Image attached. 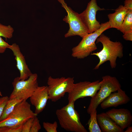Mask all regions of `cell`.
I'll use <instances>...</instances> for the list:
<instances>
[{
	"label": "cell",
	"instance_id": "6da1fadb",
	"mask_svg": "<svg viewBox=\"0 0 132 132\" xmlns=\"http://www.w3.org/2000/svg\"><path fill=\"white\" fill-rule=\"evenodd\" d=\"M96 41V43H101L103 48L100 51L90 54L97 56L99 60L94 69H98L100 66L107 61L110 62L111 68H115L117 58H121L123 56V46L121 43L119 41H112L103 33L99 36Z\"/></svg>",
	"mask_w": 132,
	"mask_h": 132
},
{
	"label": "cell",
	"instance_id": "7a4b0ae2",
	"mask_svg": "<svg viewBox=\"0 0 132 132\" xmlns=\"http://www.w3.org/2000/svg\"><path fill=\"white\" fill-rule=\"evenodd\" d=\"M74 102L68 103L57 109L56 114L59 124L65 130L74 132H87L81 122L79 115L75 108Z\"/></svg>",
	"mask_w": 132,
	"mask_h": 132
},
{
	"label": "cell",
	"instance_id": "3957f363",
	"mask_svg": "<svg viewBox=\"0 0 132 132\" xmlns=\"http://www.w3.org/2000/svg\"><path fill=\"white\" fill-rule=\"evenodd\" d=\"M110 28L108 22L101 23L99 29L82 38L78 45L72 49V56L77 59H82L90 55L97 49L95 43L97 38L104 31Z\"/></svg>",
	"mask_w": 132,
	"mask_h": 132
},
{
	"label": "cell",
	"instance_id": "277c9868",
	"mask_svg": "<svg viewBox=\"0 0 132 132\" xmlns=\"http://www.w3.org/2000/svg\"><path fill=\"white\" fill-rule=\"evenodd\" d=\"M102 79L99 91L91 99L87 110L89 114L96 109L101 103L111 93L121 88V84L115 77L106 75L102 77Z\"/></svg>",
	"mask_w": 132,
	"mask_h": 132
},
{
	"label": "cell",
	"instance_id": "5b68a950",
	"mask_svg": "<svg viewBox=\"0 0 132 132\" xmlns=\"http://www.w3.org/2000/svg\"><path fill=\"white\" fill-rule=\"evenodd\" d=\"M37 115L32 110L30 104L26 101L23 100L16 105L6 118L0 121V127L22 125L29 119L35 118Z\"/></svg>",
	"mask_w": 132,
	"mask_h": 132
},
{
	"label": "cell",
	"instance_id": "8992f818",
	"mask_svg": "<svg viewBox=\"0 0 132 132\" xmlns=\"http://www.w3.org/2000/svg\"><path fill=\"white\" fill-rule=\"evenodd\" d=\"M38 75L32 73L27 79L21 80L19 77L15 78L12 82L13 90L10 99L16 98L26 101L38 86Z\"/></svg>",
	"mask_w": 132,
	"mask_h": 132
},
{
	"label": "cell",
	"instance_id": "52a82bcc",
	"mask_svg": "<svg viewBox=\"0 0 132 132\" xmlns=\"http://www.w3.org/2000/svg\"><path fill=\"white\" fill-rule=\"evenodd\" d=\"M57 0L67 13L63 20L68 23L69 28L65 35V37L67 38L78 35L82 38L89 34L80 17L79 14L68 6L64 0Z\"/></svg>",
	"mask_w": 132,
	"mask_h": 132
},
{
	"label": "cell",
	"instance_id": "ba28073f",
	"mask_svg": "<svg viewBox=\"0 0 132 132\" xmlns=\"http://www.w3.org/2000/svg\"><path fill=\"white\" fill-rule=\"evenodd\" d=\"M74 84L73 77L54 78L50 76L47 81L49 99L55 102L72 89Z\"/></svg>",
	"mask_w": 132,
	"mask_h": 132
},
{
	"label": "cell",
	"instance_id": "9c48e42d",
	"mask_svg": "<svg viewBox=\"0 0 132 132\" xmlns=\"http://www.w3.org/2000/svg\"><path fill=\"white\" fill-rule=\"evenodd\" d=\"M101 83V81L97 80L92 82L85 81L74 83L68 93V103L75 102L78 99L86 97H93L99 90Z\"/></svg>",
	"mask_w": 132,
	"mask_h": 132
},
{
	"label": "cell",
	"instance_id": "30bf717a",
	"mask_svg": "<svg viewBox=\"0 0 132 132\" xmlns=\"http://www.w3.org/2000/svg\"><path fill=\"white\" fill-rule=\"evenodd\" d=\"M97 3L96 0H91L88 3L86 9L79 14L80 17L89 33L99 29L101 24L96 19V15L98 11L105 10Z\"/></svg>",
	"mask_w": 132,
	"mask_h": 132
},
{
	"label": "cell",
	"instance_id": "8fae6325",
	"mask_svg": "<svg viewBox=\"0 0 132 132\" xmlns=\"http://www.w3.org/2000/svg\"><path fill=\"white\" fill-rule=\"evenodd\" d=\"M106 113L122 130H124L131 126L132 116L131 112L128 109L113 108Z\"/></svg>",
	"mask_w": 132,
	"mask_h": 132
},
{
	"label": "cell",
	"instance_id": "7c38bea8",
	"mask_svg": "<svg viewBox=\"0 0 132 132\" xmlns=\"http://www.w3.org/2000/svg\"><path fill=\"white\" fill-rule=\"evenodd\" d=\"M29 98L32 104L35 107L34 112L38 115L44 109L49 99L47 86H38Z\"/></svg>",
	"mask_w": 132,
	"mask_h": 132
},
{
	"label": "cell",
	"instance_id": "4fadbf2b",
	"mask_svg": "<svg viewBox=\"0 0 132 132\" xmlns=\"http://www.w3.org/2000/svg\"><path fill=\"white\" fill-rule=\"evenodd\" d=\"M8 48L12 51L15 57L16 66L20 73V79L22 80L27 79L32 73L26 64L24 56L19 46L16 43H13L10 45Z\"/></svg>",
	"mask_w": 132,
	"mask_h": 132
},
{
	"label": "cell",
	"instance_id": "5bb4252c",
	"mask_svg": "<svg viewBox=\"0 0 132 132\" xmlns=\"http://www.w3.org/2000/svg\"><path fill=\"white\" fill-rule=\"evenodd\" d=\"M117 91L111 93L100 104L102 109L116 107L126 104L130 101V98L124 91L121 88Z\"/></svg>",
	"mask_w": 132,
	"mask_h": 132
},
{
	"label": "cell",
	"instance_id": "9a60e30c",
	"mask_svg": "<svg viewBox=\"0 0 132 132\" xmlns=\"http://www.w3.org/2000/svg\"><path fill=\"white\" fill-rule=\"evenodd\" d=\"M98 123L102 132H123L121 129L106 113L97 115Z\"/></svg>",
	"mask_w": 132,
	"mask_h": 132
},
{
	"label": "cell",
	"instance_id": "2e32d148",
	"mask_svg": "<svg viewBox=\"0 0 132 132\" xmlns=\"http://www.w3.org/2000/svg\"><path fill=\"white\" fill-rule=\"evenodd\" d=\"M128 10L122 5H120L115 12L108 15L110 28H114L118 30L125 17Z\"/></svg>",
	"mask_w": 132,
	"mask_h": 132
},
{
	"label": "cell",
	"instance_id": "e0dca14e",
	"mask_svg": "<svg viewBox=\"0 0 132 132\" xmlns=\"http://www.w3.org/2000/svg\"><path fill=\"white\" fill-rule=\"evenodd\" d=\"M23 100L16 98L9 99L6 104L0 118V121L3 120L10 114L14 110L16 105Z\"/></svg>",
	"mask_w": 132,
	"mask_h": 132
},
{
	"label": "cell",
	"instance_id": "ac0fdd59",
	"mask_svg": "<svg viewBox=\"0 0 132 132\" xmlns=\"http://www.w3.org/2000/svg\"><path fill=\"white\" fill-rule=\"evenodd\" d=\"M89 114L90 115V118L87 123L89 132H101L97 121L96 109L94 110Z\"/></svg>",
	"mask_w": 132,
	"mask_h": 132
},
{
	"label": "cell",
	"instance_id": "d6986e66",
	"mask_svg": "<svg viewBox=\"0 0 132 132\" xmlns=\"http://www.w3.org/2000/svg\"><path fill=\"white\" fill-rule=\"evenodd\" d=\"M118 30L123 34L132 32V10H128L124 20Z\"/></svg>",
	"mask_w": 132,
	"mask_h": 132
},
{
	"label": "cell",
	"instance_id": "ffe728a7",
	"mask_svg": "<svg viewBox=\"0 0 132 132\" xmlns=\"http://www.w3.org/2000/svg\"><path fill=\"white\" fill-rule=\"evenodd\" d=\"M14 30L10 25H5L0 23V36L6 39H11L13 36Z\"/></svg>",
	"mask_w": 132,
	"mask_h": 132
},
{
	"label": "cell",
	"instance_id": "44dd1931",
	"mask_svg": "<svg viewBox=\"0 0 132 132\" xmlns=\"http://www.w3.org/2000/svg\"><path fill=\"white\" fill-rule=\"evenodd\" d=\"M44 128L47 132H57L58 124L55 121L52 123L48 122H44L43 123Z\"/></svg>",
	"mask_w": 132,
	"mask_h": 132
},
{
	"label": "cell",
	"instance_id": "7402d4cb",
	"mask_svg": "<svg viewBox=\"0 0 132 132\" xmlns=\"http://www.w3.org/2000/svg\"><path fill=\"white\" fill-rule=\"evenodd\" d=\"M22 125L16 126L0 127V132H22Z\"/></svg>",
	"mask_w": 132,
	"mask_h": 132
},
{
	"label": "cell",
	"instance_id": "603a6c76",
	"mask_svg": "<svg viewBox=\"0 0 132 132\" xmlns=\"http://www.w3.org/2000/svg\"><path fill=\"white\" fill-rule=\"evenodd\" d=\"M40 121L37 117L34 118L30 132H38L41 129Z\"/></svg>",
	"mask_w": 132,
	"mask_h": 132
},
{
	"label": "cell",
	"instance_id": "cb8c5ba5",
	"mask_svg": "<svg viewBox=\"0 0 132 132\" xmlns=\"http://www.w3.org/2000/svg\"><path fill=\"white\" fill-rule=\"evenodd\" d=\"M34 118L29 119L23 124L22 132H30Z\"/></svg>",
	"mask_w": 132,
	"mask_h": 132
},
{
	"label": "cell",
	"instance_id": "d4e9b609",
	"mask_svg": "<svg viewBox=\"0 0 132 132\" xmlns=\"http://www.w3.org/2000/svg\"><path fill=\"white\" fill-rule=\"evenodd\" d=\"M9 99V98L7 96L0 98V118L2 114L4 108Z\"/></svg>",
	"mask_w": 132,
	"mask_h": 132
},
{
	"label": "cell",
	"instance_id": "484cf974",
	"mask_svg": "<svg viewBox=\"0 0 132 132\" xmlns=\"http://www.w3.org/2000/svg\"><path fill=\"white\" fill-rule=\"evenodd\" d=\"M10 45L0 36V53H4L6 49L8 48Z\"/></svg>",
	"mask_w": 132,
	"mask_h": 132
},
{
	"label": "cell",
	"instance_id": "4316f807",
	"mask_svg": "<svg viewBox=\"0 0 132 132\" xmlns=\"http://www.w3.org/2000/svg\"><path fill=\"white\" fill-rule=\"evenodd\" d=\"M124 6L128 10H132V0H125Z\"/></svg>",
	"mask_w": 132,
	"mask_h": 132
},
{
	"label": "cell",
	"instance_id": "83f0119b",
	"mask_svg": "<svg viewBox=\"0 0 132 132\" xmlns=\"http://www.w3.org/2000/svg\"><path fill=\"white\" fill-rule=\"evenodd\" d=\"M123 38L126 41H132V32L127 33L123 34Z\"/></svg>",
	"mask_w": 132,
	"mask_h": 132
},
{
	"label": "cell",
	"instance_id": "f1b7e54d",
	"mask_svg": "<svg viewBox=\"0 0 132 132\" xmlns=\"http://www.w3.org/2000/svg\"><path fill=\"white\" fill-rule=\"evenodd\" d=\"M125 132H132V127L131 126H129L127 128V129Z\"/></svg>",
	"mask_w": 132,
	"mask_h": 132
},
{
	"label": "cell",
	"instance_id": "f546056e",
	"mask_svg": "<svg viewBox=\"0 0 132 132\" xmlns=\"http://www.w3.org/2000/svg\"><path fill=\"white\" fill-rule=\"evenodd\" d=\"M0 96H2V94L1 92L0 91Z\"/></svg>",
	"mask_w": 132,
	"mask_h": 132
}]
</instances>
